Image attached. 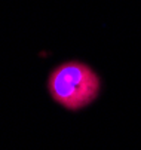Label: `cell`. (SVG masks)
Returning a JSON list of instances; mask_svg holds the SVG:
<instances>
[{
    "mask_svg": "<svg viewBox=\"0 0 141 150\" xmlns=\"http://www.w3.org/2000/svg\"><path fill=\"white\" fill-rule=\"evenodd\" d=\"M48 88L58 104L68 110H80L98 97L101 82L88 64L68 61L52 71Z\"/></svg>",
    "mask_w": 141,
    "mask_h": 150,
    "instance_id": "obj_1",
    "label": "cell"
}]
</instances>
